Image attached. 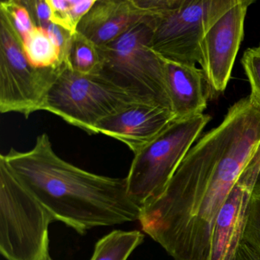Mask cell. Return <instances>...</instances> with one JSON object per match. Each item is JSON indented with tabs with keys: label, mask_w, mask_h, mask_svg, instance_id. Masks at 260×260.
Listing matches in <instances>:
<instances>
[{
	"label": "cell",
	"mask_w": 260,
	"mask_h": 260,
	"mask_svg": "<svg viewBox=\"0 0 260 260\" xmlns=\"http://www.w3.org/2000/svg\"><path fill=\"white\" fill-rule=\"evenodd\" d=\"M260 144L249 97L191 147L167 187L142 206V231L174 260H208L216 218Z\"/></svg>",
	"instance_id": "cell-1"
},
{
	"label": "cell",
	"mask_w": 260,
	"mask_h": 260,
	"mask_svg": "<svg viewBox=\"0 0 260 260\" xmlns=\"http://www.w3.org/2000/svg\"><path fill=\"white\" fill-rule=\"evenodd\" d=\"M0 157L55 220L81 235L141 217L142 206L129 194L126 178L95 174L67 162L55 153L47 134L38 136L31 150L12 147Z\"/></svg>",
	"instance_id": "cell-2"
},
{
	"label": "cell",
	"mask_w": 260,
	"mask_h": 260,
	"mask_svg": "<svg viewBox=\"0 0 260 260\" xmlns=\"http://www.w3.org/2000/svg\"><path fill=\"white\" fill-rule=\"evenodd\" d=\"M55 218L0 157V252L7 260H53L49 225Z\"/></svg>",
	"instance_id": "cell-3"
},
{
	"label": "cell",
	"mask_w": 260,
	"mask_h": 260,
	"mask_svg": "<svg viewBox=\"0 0 260 260\" xmlns=\"http://www.w3.org/2000/svg\"><path fill=\"white\" fill-rule=\"evenodd\" d=\"M139 103L155 104L101 74L83 75L67 65L50 89L43 111L89 135H97V127L105 120Z\"/></svg>",
	"instance_id": "cell-4"
},
{
	"label": "cell",
	"mask_w": 260,
	"mask_h": 260,
	"mask_svg": "<svg viewBox=\"0 0 260 260\" xmlns=\"http://www.w3.org/2000/svg\"><path fill=\"white\" fill-rule=\"evenodd\" d=\"M152 31L150 19L145 17L113 42L99 47L103 60L100 74L120 87L172 111L165 61L150 48Z\"/></svg>",
	"instance_id": "cell-5"
},
{
	"label": "cell",
	"mask_w": 260,
	"mask_h": 260,
	"mask_svg": "<svg viewBox=\"0 0 260 260\" xmlns=\"http://www.w3.org/2000/svg\"><path fill=\"white\" fill-rule=\"evenodd\" d=\"M237 0H167L162 10L150 18V48L164 61L196 66L207 30Z\"/></svg>",
	"instance_id": "cell-6"
},
{
	"label": "cell",
	"mask_w": 260,
	"mask_h": 260,
	"mask_svg": "<svg viewBox=\"0 0 260 260\" xmlns=\"http://www.w3.org/2000/svg\"><path fill=\"white\" fill-rule=\"evenodd\" d=\"M210 120L205 114L176 120L135 154L126 180L129 194L141 206L164 191Z\"/></svg>",
	"instance_id": "cell-7"
},
{
	"label": "cell",
	"mask_w": 260,
	"mask_h": 260,
	"mask_svg": "<svg viewBox=\"0 0 260 260\" xmlns=\"http://www.w3.org/2000/svg\"><path fill=\"white\" fill-rule=\"evenodd\" d=\"M36 68L28 60L23 40L7 13L0 10V112L25 118L43 111L47 95L66 68Z\"/></svg>",
	"instance_id": "cell-8"
},
{
	"label": "cell",
	"mask_w": 260,
	"mask_h": 260,
	"mask_svg": "<svg viewBox=\"0 0 260 260\" xmlns=\"http://www.w3.org/2000/svg\"><path fill=\"white\" fill-rule=\"evenodd\" d=\"M250 0H237L205 32L200 45V64L208 87L223 92L231 79L244 36V22Z\"/></svg>",
	"instance_id": "cell-9"
},
{
	"label": "cell",
	"mask_w": 260,
	"mask_h": 260,
	"mask_svg": "<svg viewBox=\"0 0 260 260\" xmlns=\"http://www.w3.org/2000/svg\"><path fill=\"white\" fill-rule=\"evenodd\" d=\"M260 171V144L220 208L208 260H236Z\"/></svg>",
	"instance_id": "cell-10"
},
{
	"label": "cell",
	"mask_w": 260,
	"mask_h": 260,
	"mask_svg": "<svg viewBox=\"0 0 260 260\" xmlns=\"http://www.w3.org/2000/svg\"><path fill=\"white\" fill-rule=\"evenodd\" d=\"M174 121L170 109L159 105L139 103L105 120L97 127L96 134L118 140L136 154Z\"/></svg>",
	"instance_id": "cell-11"
},
{
	"label": "cell",
	"mask_w": 260,
	"mask_h": 260,
	"mask_svg": "<svg viewBox=\"0 0 260 260\" xmlns=\"http://www.w3.org/2000/svg\"><path fill=\"white\" fill-rule=\"evenodd\" d=\"M145 19L134 0H95L77 31L103 47L122 36Z\"/></svg>",
	"instance_id": "cell-12"
},
{
	"label": "cell",
	"mask_w": 260,
	"mask_h": 260,
	"mask_svg": "<svg viewBox=\"0 0 260 260\" xmlns=\"http://www.w3.org/2000/svg\"><path fill=\"white\" fill-rule=\"evenodd\" d=\"M165 68L167 88L175 119H186L204 114L208 105L205 86H208V83L203 71L196 66L167 61Z\"/></svg>",
	"instance_id": "cell-13"
},
{
	"label": "cell",
	"mask_w": 260,
	"mask_h": 260,
	"mask_svg": "<svg viewBox=\"0 0 260 260\" xmlns=\"http://www.w3.org/2000/svg\"><path fill=\"white\" fill-rule=\"evenodd\" d=\"M144 237L139 231L115 230L97 241L90 260H127Z\"/></svg>",
	"instance_id": "cell-14"
},
{
	"label": "cell",
	"mask_w": 260,
	"mask_h": 260,
	"mask_svg": "<svg viewBox=\"0 0 260 260\" xmlns=\"http://www.w3.org/2000/svg\"><path fill=\"white\" fill-rule=\"evenodd\" d=\"M23 45L28 60L36 68L48 69L67 64L58 48L41 27H36L23 39Z\"/></svg>",
	"instance_id": "cell-15"
},
{
	"label": "cell",
	"mask_w": 260,
	"mask_h": 260,
	"mask_svg": "<svg viewBox=\"0 0 260 260\" xmlns=\"http://www.w3.org/2000/svg\"><path fill=\"white\" fill-rule=\"evenodd\" d=\"M67 65L83 75H96L103 68L101 53L96 45L76 31L71 39Z\"/></svg>",
	"instance_id": "cell-16"
},
{
	"label": "cell",
	"mask_w": 260,
	"mask_h": 260,
	"mask_svg": "<svg viewBox=\"0 0 260 260\" xmlns=\"http://www.w3.org/2000/svg\"><path fill=\"white\" fill-rule=\"evenodd\" d=\"M0 10L7 13L22 40L37 27L29 10L22 0L2 1Z\"/></svg>",
	"instance_id": "cell-17"
},
{
	"label": "cell",
	"mask_w": 260,
	"mask_h": 260,
	"mask_svg": "<svg viewBox=\"0 0 260 260\" xmlns=\"http://www.w3.org/2000/svg\"><path fill=\"white\" fill-rule=\"evenodd\" d=\"M241 62L250 85L249 100L260 110V45L246 50Z\"/></svg>",
	"instance_id": "cell-18"
},
{
	"label": "cell",
	"mask_w": 260,
	"mask_h": 260,
	"mask_svg": "<svg viewBox=\"0 0 260 260\" xmlns=\"http://www.w3.org/2000/svg\"><path fill=\"white\" fill-rule=\"evenodd\" d=\"M242 241L260 254V185H255L252 193Z\"/></svg>",
	"instance_id": "cell-19"
},
{
	"label": "cell",
	"mask_w": 260,
	"mask_h": 260,
	"mask_svg": "<svg viewBox=\"0 0 260 260\" xmlns=\"http://www.w3.org/2000/svg\"><path fill=\"white\" fill-rule=\"evenodd\" d=\"M41 28H43L46 31L51 42L58 48L63 61L67 63L68 53H69L70 47H71V39H72L74 34L53 22H49Z\"/></svg>",
	"instance_id": "cell-20"
},
{
	"label": "cell",
	"mask_w": 260,
	"mask_h": 260,
	"mask_svg": "<svg viewBox=\"0 0 260 260\" xmlns=\"http://www.w3.org/2000/svg\"><path fill=\"white\" fill-rule=\"evenodd\" d=\"M49 3L52 10L51 22L74 34L76 31L73 28L70 18L69 0H49Z\"/></svg>",
	"instance_id": "cell-21"
},
{
	"label": "cell",
	"mask_w": 260,
	"mask_h": 260,
	"mask_svg": "<svg viewBox=\"0 0 260 260\" xmlns=\"http://www.w3.org/2000/svg\"><path fill=\"white\" fill-rule=\"evenodd\" d=\"M24 3L29 10L36 26L43 27L51 22L52 10L49 0H31L24 1Z\"/></svg>",
	"instance_id": "cell-22"
},
{
	"label": "cell",
	"mask_w": 260,
	"mask_h": 260,
	"mask_svg": "<svg viewBox=\"0 0 260 260\" xmlns=\"http://www.w3.org/2000/svg\"><path fill=\"white\" fill-rule=\"evenodd\" d=\"M69 1L71 25L74 31H77L79 23L93 7L95 0H69Z\"/></svg>",
	"instance_id": "cell-23"
},
{
	"label": "cell",
	"mask_w": 260,
	"mask_h": 260,
	"mask_svg": "<svg viewBox=\"0 0 260 260\" xmlns=\"http://www.w3.org/2000/svg\"><path fill=\"white\" fill-rule=\"evenodd\" d=\"M236 260H260V254L252 246L242 241L237 250Z\"/></svg>",
	"instance_id": "cell-24"
},
{
	"label": "cell",
	"mask_w": 260,
	"mask_h": 260,
	"mask_svg": "<svg viewBox=\"0 0 260 260\" xmlns=\"http://www.w3.org/2000/svg\"><path fill=\"white\" fill-rule=\"evenodd\" d=\"M256 185H260V171L259 173H258V179H257Z\"/></svg>",
	"instance_id": "cell-25"
}]
</instances>
